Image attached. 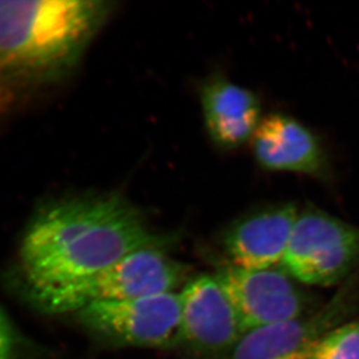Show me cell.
Masks as SVG:
<instances>
[{"label": "cell", "instance_id": "6da1fadb", "mask_svg": "<svg viewBox=\"0 0 359 359\" xmlns=\"http://www.w3.org/2000/svg\"><path fill=\"white\" fill-rule=\"evenodd\" d=\"M119 196L48 205L21 240L19 265L32 302L92 278L140 248L168 244Z\"/></svg>", "mask_w": 359, "mask_h": 359}, {"label": "cell", "instance_id": "7a4b0ae2", "mask_svg": "<svg viewBox=\"0 0 359 359\" xmlns=\"http://www.w3.org/2000/svg\"><path fill=\"white\" fill-rule=\"evenodd\" d=\"M111 12L100 0H0V119L70 75Z\"/></svg>", "mask_w": 359, "mask_h": 359}, {"label": "cell", "instance_id": "3957f363", "mask_svg": "<svg viewBox=\"0 0 359 359\" xmlns=\"http://www.w3.org/2000/svg\"><path fill=\"white\" fill-rule=\"evenodd\" d=\"M166 245L136 249L105 271L54 292L34 305L49 314H74L95 302H126L176 292L185 279V270L170 257Z\"/></svg>", "mask_w": 359, "mask_h": 359}, {"label": "cell", "instance_id": "277c9868", "mask_svg": "<svg viewBox=\"0 0 359 359\" xmlns=\"http://www.w3.org/2000/svg\"><path fill=\"white\" fill-rule=\"evenodd\" d=\"M74 316L88 332L113 344L154 349L180 344V292L95 302Z\"/></svg>", "mask_w": 359, "mask_h": 359}, {"label": "cell", "instance_id": "5b68a950", "mask_svg": "<svg viewBox=\"0 0 359 359\" xmlns=\"http://www.w3.org/2000/svg\"><path fill=\"white\" fill-rule=\"evenodd\" d=\"M359 262V228L309 208L295 221L283 259L285 271L309 285H332Z\"/></svg>", "mask_w": 359, "mask_h": 359}, {"label": "cell", "instance_id": "8992f818", "mask_svg": "<svg viewBox=\"0 0 359 359\" xmlns=\"http://www.w3.org/2000/svg\"><path fill=\"white\" fill-rule=\"evenodd\" d=\"M244 332L302 318L306 297L284 269L261 270L227 265L217 272Z\"/></svg>", "mask_w": 359, "mask_h": 359}, {"label": "cell", "instance_id": "52a82bcc", "mask_svg": "<svg viewBox=\"0 0 359 359\" xmlns=\"http://www.w3.org/2000/svg\"><path fill=\"white\" fill-rule=\"evenodd\" d=\"M180 344L217 357L231 353L245 334L238 312L217 275L199 276L180 291Z\"/></svg>", "mask_w": 359, "mask_h": 359}, {"label": "cell", "instance_id": "ba28073f", "mask_svg": "<svg viewBox=\"0 0 359 359\" xmlns=\"http://www.w3.org/2000/svg\"><path fill=\"white\" fill-rule=\"evenodd\" d=\"M299 213L294 203H285L259 207L238 217L224 235L231 264L261 270L283 263Z\"/></svg>", "mask_w": 359, "mask_h": 359}, {"label": "cell", "instance_id": "9c48e42d", "mask_svg": "<svg viewBox=\"0 0 359 359\" xmlns=\"http://www.w3.org/2000/svg\"><path fill=\"white\" fill-rule=\"evenodd\" d=\"M343 309L342 304L332 302L313 316L245 332L229 359H309L316 343L339 321Z\"/></svg>", "mask_w": 359, "mask_h": 359}, {"label": "cell", "instance_id": "30bf717a", "mask_svg": "<svg viewBox=\"0 0 359 359\" xmlns=\"http://www.w3.org/2000/svg\"><path fill=\"white\" fill-rule=\"evenodd\" d=\"M259 165L272 171L319 176L325 172V154L316 135L302 122L284 114L262 119L252 139Z\"/></svg>", "mask_w": 359, "mask_h": 359}, {"label": "cell", "instance_id": "8fae6325", "mask_svg": "<svg viewBox=\"0 0 359 359\" xmlns=\"http://www.w3.org/2000/svg\"><path fill=\"white\" fill-rule=\"evenodd\" d=\"M203 120L210 139L234 149L252 139L261 123V104L248 88L224 77L206 81L200 92Z\"/></svg>", "mask_w": 359, "mask_h": 359}, {"label": "cell", "instance_id": "7c38bea8", "mask_svg": "<svg viewBox=\"0 0 359 359\" xmlns=\"http://www.w3.org/2000/svg\"><path fill=\"white\" fill-rule=\"evenodd\" d=\"M309 359H359V321L329 330L316 343Z\"/></svg>", "mask_w": 359, "mask_h": 359}, {"label": "cell", "instance_id": "4fadbf2b", "mask_svg": "<svg viewBox=\"0 0 359 359\" xmlns=\"http://www.w3.org/2000/svg\"><path fill=\"white\" fill-rule=\"evenodd\" d=\"M19 348L17 330L0 309V359H17Z\"/></svg>", "mask_w": 359, "mask_h": 359}]
</instances>
